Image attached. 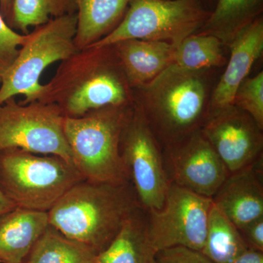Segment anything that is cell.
<instances>
[{
	"label": "cell",
	"mask_w": 263,
	"mask_h": 263,
	"mask_svg": "<svg viewBox=\"0 0 263 263\" xmlns=\"http://www.w3.org/2000/svg\"><path fill=\"white\" fill-rule=\"evenodd\" d=\"M214 69L171 65L148 84L133 89L134 103L162 149L201 129L210 111Z\"/></svg>",
	"instance_id": "cell-1"
},
{
	"label": "cell",
	"mask_w": 263,
	"mask_h": 263,
	"mask_svg": "<svg viewBox=\"0 0 263 263\" xmlns=\"http://www.w3.org/2000/svg\"><path fill=\"white\" fill-rule=\"evenodd\" d=\"M36 100L57 105L66 117L134 104L133 90L114 45L78 50L61 62Z\"/></svg>",
	"instance_id": "cell-2"
},
{
	"label": "cell",
	"mask_w": 263,
	"mask_h": 263,
	"mask_svg": "<svg viewBox=\"0 0 263 263\" xmlns=\"http://www.w3.org/2000/svg\"><path fill=\"white\" fill-rule=\"evenodd\" d=\"M141 207L130 181L83 180L48 212L50 226L97 254L113 241L125 221Z\"/></svg>",
	"instance_id": "cell-3"
},
{
	"label": "cell",
	"mask_w": 263,
	"mask_h": 263,
	"mask_svg": "<svg viewBox=\"0 0 263 263\" xmlns=\"http://www.w3.org/2000/svg\"><path fill=\"white\" fill-rule=\"evenodd\" d=\"M133 106H106L80 117H65L66 139L74 164L84 180L129 181L121 158L120 143Z\"/></svg>",
	"instance_id": "cell-4"
},
{
	"label": "cell",
	"mask_w": 263,
	"mask_h": 263,
	"mask_svg": "<svg viewBox=\"0 0 263 263\" xmlns=\"http://www.w3.org/2000/svg\"><path fill=\"white\" fill-rule=\"evenodd\" d=\"M83 180L75 164L59 156L21 148L0 152V190L16 207L49 212Z\"/></svg>",
	"instance_id": "cell-5"
},
{
	"label": "cell",
	"mask_w": 263,
	"mask_h": 263,
	"mask_svg": "<svg viewBox=\"0 0 263 263\" xmlns=\"http://www.w3.org/2000/svg\"><path fill=\"white\" fill-rule=\"evenodd\" d=\"M76 13L52 19L34 27L19 50L18 57L3 76L0 84V105L10 98L24 95L21 103L36 101L43 84V71L63 61L78 51L75 45Z\"/></svg>",
	"instance_id": "cell-6"
},
{
	"label": "cell",
	"mask_w": 263,
	"mask_h": 263,
	"mask_svg": "<svg viewBox=\"0 0 263 263\" xmlns=\"http://www.w3.org/2000/svg\"><path fill=\"white\" fill-rule=\"evenodd\" d=\"M210 14L202 0H131L117 28L91 46L138 39L164 41L176 48L198 32Z\"/></svg>",
	"instance_id": "cell-7"
},
{
	"label": "cell",
	"mask_w": 263,
	"mask_h": 263,
	"mask_svg": "<svg viewBox=\"0 0 263 263\" xmlns=\"http://www.w3.org/2000/svg\"><path fill=\"white\" fill-rule=\"evenodd\" d=\"M65 114L54 104H23L10 98L0 105V152L21 148L56 155L73 163L64 131Z\"/></svg>",
	"instance_id": "cell-8"
},
{
	"label": "cell",
	"mask_w": 263,
	"mask_h": 263,
	"mask_svg": "<svg viewBox=\"0 0 263 263\" xmlns=\"http://www.w3.org/2000/svg\"><path fill=\"white\" fill-rule=\"evenodd\" d=\"M120 155L128 180L145 210L163 206L169 181L160 143L138 107L133 106L123 131Z\"/></svg>",
	"instance_id": "cell-9"
},
{
	"label": "cell",
	"mask_w": 263,
	"mask_h": 263,
	"mask_svg": "<svg viewBox=\"0 0 263 263\" xmlns=\"http://www.w3.org/2000/svg\"><path fill=\"white\" fill-rule=\"evenodd\" d=\"M212 199L170 183L163 206L146 211L147 229L157 252L182 247L201 252Z\"/></svg>",
	"instance_id": "cell-10"
},
{
	"label": "cell",
	"mask_w": 263,
	"mask_h": 263,
	"mask_svg": "<svg viewBox=\"0 0 263 263\" xmlns=\"http://www.w3.org/2000/svg\"><path fill=\"white\" fill-rule=\"evenodd\" d=\"M162 154L169 182L201 196L212 198L230 175L200 129Z\"/></svg>",
	"instance_id": "cell-11"
},
{
	"label": "cell",
	"mask_w": 263,
	"mask_h": 263,
	"mask_svg": "<svg viewBox=\"0 0 263 263\" xmlns=\"http://www.w3.org/2000/svg\"><path fill=\"white\" fill-rule=\"evenodd\" d=\"M200 130L230 174L263 155V129L233 104L209 112Z\"/></svg>",
	"instance_id": "cell-12"
},
{
	"label": "cell",
	"mask_w": 263,
	"mask_h": 263,
	"mask_svg": "<svg viewBox=\"0 0 263 263\" xmlns=\"http://www.w3.org/2000/svg\"><path fill=\"white\" fill-rule=\"evenodd\" d=\"M212 199L238 229L262 217L263 156L230 174Z\"/></svg>",
	"instance_id": "cell-13"
},
{
	"label": "cell",
	"mask_w": 263,
	"mask_h": 263,
	"mask_svg": "<svg viewBox=\"0 0 263 263\" xmlns=\"http://www.w3.org/2000/svg\"><path fill=\"white\" fill-rule=\"evenodd\" d=\"M228 47L230 57L226 70L213 90L210 111L233 105L235 91L262 54V16L243 29Z\"/></svg>",
	"instance_id": "cell-14"
},
{
	"label": "cell",
	"mask_w": 263,
	"mask_h": 263,
	"mask_svg": "<svg viewBox=\"0 0 263 263\" xmlns=\"http://www.w3.org/2000/svg\"><path fill=\"white\" fill-rule=\"evenodd\" d=\"M49 226L48 212L15 207L0 215V262L24 263Z\"/></svg>",
	"instance_id": "cell-15"
},
{
	"label": "cell",
	"mask_w": 263,
	"mask_h": 263,
	"mask_svg": "<svg viewBox=\"0 0 263 263\" xmlns=\"http://www.w3.org/2000/svg\"><path fill=\"white\" fill-rule=\"evenodd\" d=\"M114 46L133 89L151 82L174 64L175 47L164 41L126 40Z\"/></svg>",
	"instance_id": "cell-16"
},
{
	"label": "cell",
	"mask_w": 263,
	"mask_h": 263,
	"mask_svg": "<svg viewBox=\"0 0 263 263\" xmlns=\"http://www.w3.org/2000/svg\"><path fill=\"white\" fill-rule=\"evenodd\" d=\"M78 50L93 46L121 23L131 0H75Z\"/></svg>",
	"instance_id": "cell-17"
},
{
	"label": "cell",
	"mask_w": 263,
	"mask_h": 263,
	"mask_svg": "<svg viewBox=\"0 0 263 263\" xmlns=\"http://www.w3.org/2000/svg\"><path fill=\"white\" fill-rule=\"evenodd\" d=\"M147 229V212L140 207L124 223L113 241L97 256V263H158Z\"/></svg>",
	"instance_id": "cell-18"
},
{
	"label": "cell",
	"mask_w": 263,
	"mask_h": 263,
	"mask_svg": "<svg viewBox=\"0 0 263 263\" xmlns=\"http://www.w3.org/2000/svg\"><path fill=\"white\" fill-rule=\"evenodd\" d=\"M263 0H216L199 34L217 37L229 46L243 29L262 16Z\"/></svg>",
	"instance_id": "cell-19"
},
{
	"label": "cell",
	"mask_w": 263,
	"mask_h": 263,
	"mask_svg": "<svg viewBox=\"0 0 263 263\" xmlns=\"http://www.w3.org/2000/svg\"><path fill=\"white\" fill-rule=\"evenodd\" d=\"M247 249L239 230L212 203L205 245L200 252L213 263H232Z\"/></svg>",
	"instance_id": "cell-20"
},
{
	"label": "cell",
	"mask_w": 263,
	"mask_h": 263,
	"mask_svg": "<svg viewBox=\"0 0 263 263\" xmlns=\"http://www.w3.org/2000/svg\"><path fill=\"white\" fill-rule=\"evenodd\" d=\"M97 256L92 249L67 238L49 224L25 263H92Z\"/></svg>",
	"instance_id": "cell-21"
},
{
	"label": "cell",
	"mask_w": 263,
	"mask_h": 263,
	"mask_svg": "<svg viewBox=\"0 0 263 263\" xmlns=\"http://www.w3.org/2000/svg\"><path fill=\"white\" fill-rule=\"evenodd\" d=\"M223 46L214 36L195 33L183 39L175 48L174 64L192 70L223 67L228 62Z\"/></svg>",
	"instance_id": "cell-22"
},
{
	"label": "cell",
	"mask_w": 263,
	"mask_h": 263,
	"mask_svg": "<svg viewBox=\"0 0 263 263\" xmlns=\"http://www.w3.org/2000/svg\"><path fill=\"white\" fill-rule=\"evenodd\" d=\"M76 13L75 0H13L10 27L27 34L30 27Z\"/></svg>",
	"instance_id": "cell-23"
},
{
	"label": "cell",
	"mask_w": 263,
	"mask_h": 263,
	"mask_svg": "<svg viewBox=\"0 0 263 263\" xmlns=\"http://www.w3.org/2000/svg\"><path fill=\"white\" fill-rule=\"evenodd\" d=\"M233 105L248 114L263 129V71L242 81L235 91Z\"/></svg>",
	"instance_id": "cell-24"
},
{
	"label": "cell",
	"mask_w": 263,
	"mask_h": 263,
	"mask_svg": "<svg viewBox=\"0 0 263 263\" xmlns=\"http://www.w3.org/2000/svg\"><path fill=\"white\" fill-rule=\"evenodd\" d=\"M27 39V34L15 32L0 13V84L3 76L18 57L19 50Z\"/></svg>",
	"instance_id": "cell-25"
},
{
	"label": "cell",
	"mask_w": 263,
	"mask_h": 263,
	"mask_svg": "<svg viewBox=\"0 0 263 263\" xmlns=\"http://www.w3.org/2000/svg\"><path fill=\"white\" fill-rule=\"evenodd\" d=\"M157 257L158 263H213L201 252L182 247L159 251Z\"/></svg>",
	"instance_id": "cell-26"
},
{
	"label": "cell",
	"mask_w": 263,
	"mask_h": 263,
	"mask_svg": "<svg viewBox=\"0 0 263 263\" xmlns=\"http://www.w3.org/2000/svg\"><path fill=\"white\" fill-rule=\"evenodd\" d=\"M238 230L249 249L263 252V216Z\"/></svg>",
	"instance_id": "cell-27"
},
{
	"label": "cell",
	"mask_w": 263,
	"mask_h": 263,
	"mask_svg": "<svg viewBox=\"0 0 263 263\" xmlns=\"http://www.w3.org/2000/svg\"><path fill=\"white\" fill-rule=\"evenodd\" d=\"M232 263H263V252L247 249Z\"/></svg>",
	"instance_id": "cell-28"
},
{
	"label": "cell",
	"mask_w": 263,
	"mask_h": 263,
	"mask_svg": "<svg viewBox=\"0 0 263 263\" xmlns=\"http://www.w3.org/2000/svg\"><path fill=\"white\" fill-rule=\"evenodd\" d=\"M13 1V0H0V13L9 26L11 21Z\"/></svg>",
	"instance_id": "cell-29"
},
{
	"label": "cell",
	"mask_w": 263,
	"mask_h": 263,
	"mask_svg": "<svg viewBox=\"0 0 263 263\" xmlns=\"http://www.w3.org/2000/svg\"><path fill=\"white\" fill-rule=\"evenodd\" d=\"M16 207L0 190V215Z\"/></svg>",
	"instance_id": "cell-30"
},
{
	"label": "cell",
	"mask_w": 263,
	"mask_h": 263,
	"mask_svg": "<svg viewBox=\"0 0 263 263\" xmlns=\"http://www.w3.org/2000/svg\"><path fill=\"white\" fill-rule=\"evenodd\" d=\"M203 3L209 7V9L212 10L213 7H214V3H215L216 0H202Z\"/></svg>",
	"instance_id": "cell-31"
},
{
	"label": "cell",
	"mask_w": 263,
	"mask_h": 263,
	"mask_svg": "<svg viewBox=\"0 0 263 263\" xmlns=\"http://www.w3.org/2000/svg\"><path fill=\"white\" fill-rule=\"evenodd\" d=\"M92 263H97L96 261H95V262H93Z\"/></svg>",
	"instance_id": "cell-32"
},
{
	"label": "cell",
	"mask_w": 263,
	"mask_h": 263,
	"mask_svg": "<svg viewBox=\"0 0 263 263\" xmlns=\"http://www.w3.org/2000/svg\"><path fill=\"white\" fill-rule=\"evenodd\" d=\"M0 263H1V262H0Z\"/></svg>",
	"instance_id": "cell-33"
}]
</instances>
